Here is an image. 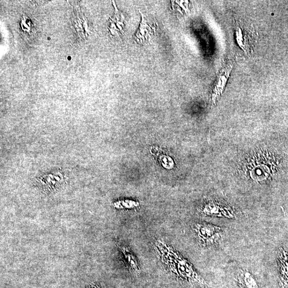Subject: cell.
<instances>
[{
	"label": "cell",
	"mask_w": 288,
	"mask_h": 288,
	"mask_svg": "<svg viewBox=\"0 0 288 288\" xmlns=\"http://www.w3.org/2000/svg\"><path fill=\"white\" fill-rule=\"evenodd\" d=\"M219 228L209 224H198L195 231L198 237L205 244L212 242L218 233Z\"/></svg>",
	"instance_id": "obj_3"
},
{
	"label": "cell",
	"mask_w": 288,
	"mask_h": 288,
	"mask_svg": "<svg viewBox=\"0 0 288 288\" xmlns=\"http://www.w3.org/2000/svg\"><path fill=\"white\" fill-rule=\"evenodd\" d=\"M235 36L236 41L239 47L245 52H248L251 47L252 41L246 29L241 26H238L235 30Z\"/></svg>",
	"instance_id": "obj_5"
},
{
	"label": "cell",
	"mask_w": 288,
	"mask_h": 288,
	"mask_svg": "<svg viewBox=\"0 0 288 288\" xmlns=\"http://www.w3.org/2000/svg\"><path fill=\"white\" fill-rule=\"evenodd\" d=\"M113 204L114 207L119 209H134L138 207L139 205V203L138 202L129 200L117 201Z\"/></svg>",
	"instance_id": "obj_7"
},
{
	"label": "cell",
	"mask_w": 288,
	"mask_h": 288,
	"mask_svg": "<svg viewBox=\"0 0 288 288\" xmlns=\"http://www.w3.org/2000/svg\"><path fill=\"white\" fill-rule=\"evenodd\" d=\"M156 247L162 262L174 273L177 275L186 276L193 272L188 262L183 259L171 247L159 241L156 243Z\"/></svg>",
	"instance_id": "obj_1"
},
{
	"label": "cell",
	"mask_w": 288,
	"mask_h": 288,
	"mask_svg": "<svg viewBox=\"0 0 288 288\" xmlns=\"http://www.w3.org/2000/svg\"><path fill=\"white\" fill-rule=\"evenodd\" d=\"M232 69V65L228 63L218 74L211 91V100L214 104H215L223 94Z\"/></svg>",
	"instance_id": "obj_2"
},
{
	"label": "cell",
	"mask_w": 288,
	"mask_h": 288,
	"mask_svg": "<svg viewBox=\"0 0 288 288\" xmlns=\"http://www.w3.org/2000/svg\"><path fill=\"white\" fill-rule=\"evenodd\" d=\"M119 249L123 255L124 260L129 268L135 273L140 272L139 264L136 256L133 254L130 249L123 245H119Z\"/></svg>",
	"instance_id": "obj_6"
},
{
	"label": "cell",
	"mask_w": 288,
	"mask_h": 288,
	"mask_svg": "<svg viewBox=\"0 0 288 288\" xmlns=\"http://www.w3.org/2000/svg\"><path fill=\"white\" fill-rule=\"evenodd\" d=\"M142 14V20L135 38L137 41L143 42L148 40L155 32L154 28L152 26L150 22L143 13Z\"/></svg>",
	"instance_id": "obj_4"
}]
</instances>
